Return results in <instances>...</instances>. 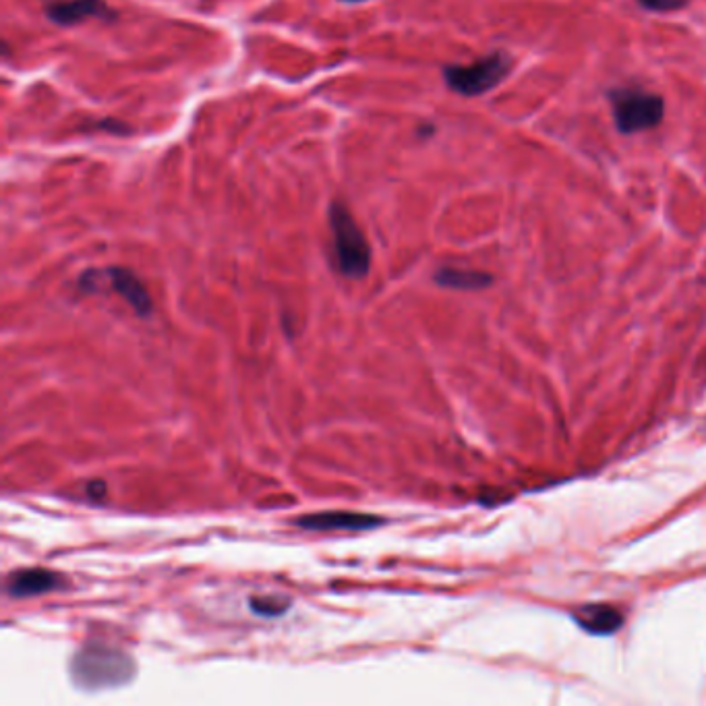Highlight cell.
<instances>
[{"mask_svg": "<svg viewBox=\"0 0 706 706\" xmlns=\"http://www.w3.org/2000/svg\"><path fill=\"white\" fill-rule=\"evenodd\" d=\"M135 661L108 644H85L71 661L73 682L87 690H106L129 684L135 678Z\"/></svg>", "mask_w": 706, "mask_h": 706, "instance_id": "6da1fadb", "label": "cell"}, {"mask_svg": "<svg viewBox=\"0 0 706 706\" xmlns=\"http://www.w3.org/2000/svg\"><path fill=\"white\" fill-rule=\"evenodd\" d=\"M328 218L340 274L350 280L367 278L371 270V247L365 232L340 201L330 203Z\"/></svg>", "mask_w": 706, "mask_h": 706, "instance_id": "7a4b0ae2", "label": "cell"}, {"mask_svg": "<svg viewBox=\"0 0 706 706\" xmlns=\"http://www.w3.org/2000/svg\"><path fill=\"white\" fill-rule=\"evenodd\" d=\"M512 71L510 54L497 50L470 65H448L444 67V79L452 92L475 98L483 96L502 83Z\"/></svg>", "mask_w": 706, "mask_h": 706, "instance_id": "3957f363", "label": "cell"}, {"mask_svg": "<svg viewBox=\"0 0 706 706\" xmlns=\"http://www.w3.org/2000/svg\"><path fill=\"white\" fill-rule=\"evenodd\" d=\"M615 127L624 135L651 131L661 125L665 102L661 96L644 92L640 87H624L611 92Z\"/></svg>", "mask_w": 706, "mask_h": 706, "instance_id": "277c9868", "label": "cell"}, {"mask_svg": "<svg viewBox=\"0 0 706 706\" xmlns=\"http://www.w3.org/2000/svg\"><path fill=\"white\" fill-rule=\"evenodd\" d=\"M46 17L63 27H73L90 19L116 21L119 13L108 7L106 0H54L44 9Z\"/></svg>", "mask_w": 706, "mask_h": 706, "instance_id": "5b68a950", "label": "cell"}, {"mask_svg": "<svg viewBox=\"0 0 706 706\" xmlns=\"http://www.w3.org/2000/svg\"><path fill=\"white\" fill-rule=\"evenodd\" d=\"M69 586V580L54 570L46 568H25L17 570L7 578V593L15 599H25V597H38L54 591H63Z\"/></svg>", "mask_w": 706, "mask_h": 706, "instance_id": "8992f818", "label": "cell"}, {"mask_svg": "<svg viewBox=\"0 0 706 706\" xmlns=\"http://www.w3.org/2000/svg\"><path fill=\"white\" fill-rule=\"evenodd\" d=\"M305 531H371L384 524V518L363 512H315L294 520Z\"/></svg>", "mask_w": 706, "mask_h": 706, "instance_id": "52a82bcc", "label": "cell"}, {"mask_svg": "<svg viewBox=\"0 0 706 706\" xmlns=\"http://www.w3.org/2000/svg\"><path fill=\"white\" fill-rule=\"evenodd\" d=\"M102 274L108 280L110 288L135 311V315L147 317L152 313L154 303H152L150 292H147L143 282L131 270L112 266V268H106Z\"/></svg>", "mask_w": 706, "mask_h": 706, "instance_id": "ba28073f", "label": "cell"}, {"mask_svg": "<svg viewBox=\"0 0 706 706\" xmlns=\"http://www.w3.org/2000/svg\"><path fill=\"white\" fill-rule=\"evenodd\" d=\"M574 622L588 634L611 636L624 626V615L611 605H582L574 611Z\"/></svg>", "mask_w": 706, "mask_h": 706, "instance_id": "9c48e42d", "label": "cell"}, {"mask_svg": "<svg viewBox=\"0 0 706 706\" xmlns=\"http://www.w3.org/2000/svg\"><path fill=\"white\" fill-rule=\"evenodd\" d=\"M435 282L444 288L454 290H481L491 284V276L475 270H460V268H441L435 272Z\"/></svg>", "mask_w": 706, "mask_h": 706, "instance_id": "30bf717a", "label": "cell"}, {"mask_svg": "<svg viewBox=\"0 0 706 706\" xmlns=\"http://www.w3.org/2000/svg\"><path fill=\"white\" fill-rule=\"evenodd\" d=\"M249 607L255 615H261V617H280L282 613L288 611L290 599L278 597V595H253L249 599Z\"/></svg>", "mask_w": 706, "mask_h": 706, "instance_id": "8fae6325", "label": "cell"}, {"mask_svg": "<svg viewBox=\"0 0 706 706\" xmlns=\"http://www.w3.org/2000/svg\"><path fill=\"white\" fill-rule=\"evenodd\" d=\"M640 7L657 11V13H667V11H678L688 5V0H638Z\"/></svg>", "mask_w": 706, "mask_h": 706, "instance_id": "7c38bea8", "label": "cell"}, {"mask_svg": "<svg viewBox=\"0 0 706 706\" xmlns=\"http://www.w3.org/2000/svg\"><path fill=\"white\" fill-rule=\"evenodd\" d=\"M85 495L92 499V502H102V499L106 497V483L96 479V481H90L85 487Z\"/></svg>", "mask_w": 706, "mask_h": 706, "instance_id": "4fadbf2b", "label": "cell"}, {"mask_svg": "<svg viewBox=\"0 0 706 706\" xmlns=\"http://www.w3.org/2000/svg\"><path fill=\"white\" fill-rule=\"evenodd\" d=\"M96 127H98V129H104V131H110V133H114V135H129V133H131V129H129L127 125L119 123L116 119H106V121L98 123Z\"/></svg>", "mask_w": 706, "mask_h": 706, "instance_id": "5bb4252c", "label": "cell"}, {"mask_svg": "<svg viewBox=\"0 0 706 706\" xmlns=\"http://www.w3.org/2000/svg\"><path fill=\"white\" fill-rule=\"evenodd\" d=\"M342 3H348V5H359V3H369V0H342Z\"/></svg>", "mask_w": 706, "mask_h": 706, "instance_id": "9a60e30c", "label": "cell"}]
</instances>
